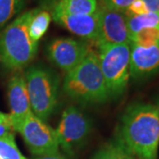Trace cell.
Returning <instances> with one entry per match:
<instances>
[{
  "label": "cell",
  "instance_id": "cell-3",
  "mask_svg": "<svg viewBox=\"0 0 159 159\" xmlns=\"http://www.w3.org/2000/svg\"><path fill=\"white\" fill-rule=\"evenodd\" d=\"M34 10L21 13L0 32V64L5 68L20 72L35 57L38 43L29 34V20Z\"/></svg>",
  "mask_w": 159,
  "mask_h": 159
},
{
  "label": "cell",
  "instance_id": "cell-26",
  "mask_svg": "<svg viewBox=\"0 0 159 159\" xmlns=\"http://www.w3.org/2000/svg\"><path fill=\"white\" fill-rule=\"evenodd\" d=\"M134 159H136V158H134Z\"/></svg>",
  "mask_w": 159,
  "mask_h": 159
},
{
  "label": "cell",
  "instance_id": "cell-14",
  "mask_svg": "<svg viewBox=\"0 0 159 159\" xmlns=\"http://www.w3.org/2000/svg\"><path fill=\"white\" fill-rule=\"evenodd\" d=\"M51 20V16L49 11L35 8L29 24V34L30 38L35 43H38L43 35L46 33Z\"/></svg>",
  "mask_w": 159,
  "mask_h": 159
},
{
  "label": "cell",
  "instance_id": "cell-15",
  "mask_svg": "<svg viewBox=\"0 0 159 159\" xmlns=\"http://www.w3.org/2000/svg\"><path fill=\"white\" fill-rule=\"evenodd\" d=\"M127 28L131 37L144 29L157 28L159 29V13L148 12L142 15L125 16Z\"/></svg>",
  "mask_w": 159,
  "mask_h": 159
},
{
  "label": "cell",
  "instance_id": "cell-8",
  "mask_svg": "<svg viewBox=\"0 0 159 159\" xmlns=\"http://www.w3.org/2000/svg\"><path fill=\"white\" fill-rule=\"evenodd\" d=\"M90 52L85 42L71 37L52 40L47 46V57L54 66L66 73L76 67Z\"/></svg>",
  "mask_w": 159,
  "mask_h": 159
},
{
  "label": "cell",
  "instance_id": "cell-1",
  "mask_svg": "<svg viewBox=\"0 0 159 159\" xmlns=\"http://www.w3.org/2000/svg\"><path fill=\"white\" fill-rule=\"evenodd\" d=\"M116 141L136 159H157L159 103L134 102L119 119Z\"/></svg>",
  "mask_w": 159,
  "mask_h": 159
},
{
  "label": "cell",
  "instance_id": "cell-19",
  "mask_svg": "<svg viewBox=\"0 0 159 159\" xmlns=\"http://www.w3.org/2000/svg\"><path fill=\"white\" fill-rule=\"evenodd\" d=\"M0 159H27L18 148L13 134L0 138Z\"/></svg>",
  "mask_w": 159,
  "mask_h": 159
},
{
  "label": "cell",
  "instance_id": "cell-24",
  "mask_svg": "<svg viewBox=\"0 0 159 159\" xmlns=\"http://www.w3.org/2000/svg\"><path fill=\"white\" fill-rule=\"evenodd\" d=\"M33 159H70L68 157L64 155L61 152H57V153L51 154V155H46V156H42V157H35Z\"/></svg>",
  "mask_w": 159,
  "mask_h": 159
},
{
  "label": "cell",
  "instance_id": "cell-20",
  "mask_svg": "<svg viewBox=\"0 0 159 159\" xmlns=\"http://www.w3.org/2000/svg\"><path fill=\"white\" fill-rule=\"evenodd\" d=\"M101 6L109 10L117 11H124L128 8V6L135 0H100Z\"/></svg>",
  "mask_w": 159,
  "mask_h": 159
},
{
  "label": "cell",
  "instance_id": "cell-21",
  "mask_svg": "<svg viewBox=\"0 0 159 159\" xmlns=\"http://www.w3.org/2000/svg\"><path fill=\"white\" fill-rule=\"evenodd\" d=\"M148 11L145 4L142 0H135L134 1L128 8L124 11L125 16H136V15H142L148 13Z\"/></svg>",
  "mask_w": 159,
  "mask_h": 159
},
{
  "label": "cell",
  "instance_id": "cell-22",
  "mask_svg": "<svg viewBox=\"0 0 159 159\" xmlns=\"http://www.w3.org/2000/svg\"><path fill=\"white\" fill-rule=\"evenodd\" d=\"M145 4L148 12L159 13V0H142Z\"/></svg>",
  "mask_w": 159,
  "mask_h": 159
},
{
  "label": "cell",
  "instance_id": "cell-10",
  "mask_svg": "<svg viewBox=\"0 0 159 159\" xmlns=\"http://www.w3.org/2000/svg\"><path fill=\"white\" fill-rule=\"evenodd\" d=\"M8 99L11 110L9 117L11 126L17 132L25 119L33 114L25 75L21 72H16L9 80Z\"/></svg>",
  "mask_w": 159,
  "mask_h": 159
},
{
  "label": "cell",
  "instance_id": "cell-11",
  "mask_svg": "<svg viewBox=\"0 0 159 159\" xmlns=\"http://www.w3.org/2000/svg\"><path fill=\"white\" fill-rule=\"evenodd\" d=\"M51 16L57 24L75 35L92 41L97 39L99 25L98 10L93 14L75 15L66 13L52 7Z\"/></svg>",
  "mask_w": 159,
  "mask_h": 159
},
{
  "label": "cell",
  "instance_id": "cell-25",
  "mask_svg": "<svg viewBox=\"0 0 159 159\" xmlns=\"http://www.w3.org/2000/svg\"><path fill=\"white\" fill-rule=\"evenodd\" d=\"M0 123H11L9 114H6L0 111Z\"/></svg>",
  "mask_w": 159,
  "mask_h": 159
},
{
  "label": "cell",
  "instance_id": "cell-18",
  "mask_svg": "<svg viewBox=\"0 0 159 159\" xmlns=\"http://www.w3.org/2000/svg\"><path fill=\"white\" fill-rule=\"evenodd\" d=\"M159 43V29H144L131 37V43L134 45L148 48Z\"/></svg>",
  "mask_w": 159,
  "mask_h": 159
},
{
  "label": "cell",
  "instance_id": "cell-4",
  "mask_svg": "<svg viewBox=\"0 0 159 159\" xmlns=\"http://www.w3.org/2000/svg\"><path fill=\"white\" fill-rule=\"evenodd\" d=\"M24 75L32 112L46 122L57 107L59 75L54 70L42 65L30 66Z\"/></svg>",
  "mask_w": 159,
  "mask_h": 159
},
{
  "label": "cell",
  "instance_id": "cell-9",
  "mask_svg": "<svg viewBox=\"0 0 159 159\" xmlns=\"http://www.w3.org/2000/svg\"><path fill=\"white\" fill-rule=\"evenodd\" d=\"M99 25L96 43L98 48L103 46L131 43L126 17L121 11L98 7Z\"/></svg>",
  "mask_w": 159,
  "mask_h": 159
},
{
  "label": "cell",
  "instance_id": "cell-7",
  "mask_svg": "<svg viewBox=\"0 0 159 159\" xmlns=\"http://www.w3.org/2000/svg\"><path fill=\"white\" fill-rule=\"evenodd\" d=\"M17 132L21 134L30 152L36 157L59 151L56 131L34 113L25 119Z\"/></svg>",
  "mask_w": 159,
  "mask_h": 159
},
{
  "label": "cell",
  "instance_id": "cell-2",
  "mask_svg": "<svg viewBox=\"0 0 159 159\" xmlns=\"http://www.w3.org/2000/svg\"><path fill=\"white\" fill-rule=\"evenodd\" d=\"M63 91L81 104L103 103L110 100L97 53L90 51L76 67L66 73Z\"/></svg>",
  "mask_w": 159,
  "mask_h": 159
},
{
  "label": "cell",
  "instance_id": "cell-13",
  "mask_svg": "<svg viewBox=\"0 0 159 159\" xmlns=\"http://www.w3.org/2000/svg\"><path fill=\"white\" fill-rule=\"evenodd\" d=\"M53 7L68 14L88 15L98 10L97 0H57Z\"/></svg>",
  "mask_w": 159,
  "mask_h": 159
},
{
  "label": "cell",
  "instance_id": "cell-16",
  "mask_svg": "<svg viewBox=\"0 0 159 159\" xmlns=\"http://www.w3.org/2000/svg\"><path fill=\"white\" fill-rule=\"evenodd\" d=\"M91 159H134L116 140L108 142L97 149Z\"/></svg>",
  "mask_w": 159,
  "mask_h": 159
},
{
  "label": "cell",
  "instance_id": "cell-12",
  "mask_svg": "<svg viewBox=\"0 0 159 159\" xmlns=\"http://www.w3.org/2000/svg\"><path fill=\"white\" fill-rule=\"evenodd\" d=\"M130 76L134 79H146L159 73V43L143 48L131 43Z\"/></svg>",
  "mask_w": 159,
  "mask_h": 159
},
{
  "label": "cell",
  "instance_id": "cell-5",
  "mask_svg": "<svg viewBox=\"0 0 159 159\" xmlns=\"http://www.w3.org/2000/svg\"><path fill=\"white\" fill-rule=\"evenodd\" d=\"M100 63L110 99L120 97L127 88L130 77L131 43L98 48Z\"/></svg>",
  "mask_w": 159,
  "mask_h": 159
},
{
  "label": "cell",
  "instance_id": "cell-23",
  "mask_svg": "<svg viewBox=\"0 0 159 159\" xmlns=\"http://www.w3.org/2000/svg\"><path fill=\"white\" fill-rule=\"evenodd\" d=\"M13 131L11 123H0V138L12 134Z\"/></svg>",
  "mask_w": 159,
  "mask_h": 159
},
{
  "label": "cell",
  "instance_id": "cell-17",
  "mask_svg": "<svg viewBox=\"0 0 159 159\" xmlns=\"http://www.w3.org/2000/svg\"><path fill=\"white\" fill-rule=\"evenodd\" d=\"M27 0H0V31L23 9Z\"/></svg>",
  "mask_w": 159,
  "mask_h": 159
},
{
  "label": "cell",
  "instance_id": "cell-6",
  "mask_svg": "<svg viewBox=\"0 0 159 159\" xmlns=\"http://www.w3.org/2000/svg\"><path fill=\"white\" fill-rule=\"evenodd\" d=\"M92 129V120L88 115L75 106H68L55 130L59 147L72 157L87 143Z\"/></svg>",
  "mask_w": 159,
  "mask_h": 159
}]
</instances>
